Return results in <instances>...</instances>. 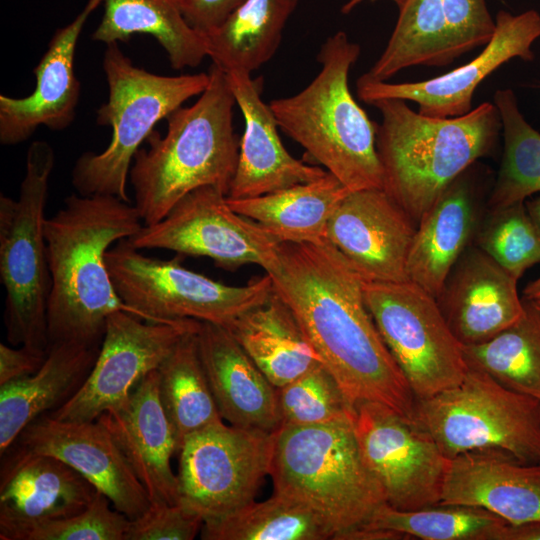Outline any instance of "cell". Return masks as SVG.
Here are the masks:
<instances>
[{"instance_id":"1","label":"cell","mask_w":540,"mask_h":540,"mask_svg":"<svg viewBox=\"0 0 540 540\" xmlns=\"http://www.w3.org/2000/svg\"><path fill=\"white\" fill-rule=\"evenodd\" d=\"M266 273L352 406L379 402L414 417L416 398L367 307L364 280L334 245L280 242Z\"/></svg>"},{"instance_id":"2","label":"cell","mask_w":540,"mask_h":540,"mask_svg":"<svg viewBox=\"0 0 540 540\" xmlns=\"http://www.w3.org/2000/svg\"><path fill=\"white\" fill-rule=\"evenodd\" d=\"M143 225L134 204L111 195L71 194L46 218L50 344L100 346L108 316L119 310L132 314L114 289L106 253Z\"/></svg>"},{"instance_id":"3","label":"cell","mask_w":540,"mask_h":540,"mask_svg":"<svg viewBox=\"0 0 540 540\" xmlns=\"http://www.w3.org/2000/svg\"><path fill=\"white\" fill-rule=\"evenodd\" d=\"M208 74L209 84L198 100L172 112L166 135L153 130L146 139L149 148L134 156L129 179L144 225L160 221L199 187L228 194L240 147L233 128L236 100L222 70L212 64Z\"/></svg>"},{"instance_id":"4","label":"cell","mask_w":540,"mask_h":540,"mask_svg":"<svg viewBox=\"0 0 540 540\" xmlns=\"http://www.w3.org/2000/svg\"><path fill=\"white\" fill-rule=\"evenodd\" d=\"M370 105L381 114L376 148L383 189L416 227L443 191L490 153L501 130L498 109L491 102L449 118L422 115L401 99Z\"/></svg>"},{"instance_id":"5","label":"cell","mask_w":540,"mask_h":540,"mask_svg":"<svg viewBox=\"0 0 540 540\" xmlns=\"http://www.w3.org/2000/svg\"><path fill=\"white\" fill-rule=\"evenodd\" d=\"M360 52L345 32H336L321 46L315 78L300 92L269 103L278 127L350 191L383 189L376 123L348 84Z\"/></svg>"},{"instance_id":"6","label":"cell","mask_w":540,"mask_h":540,"mask_svg":"<svg viewBox=\"0 0 540 540\" xmlns=\"http://www.w3.org/2000/svg\"><path fill=\"white\" fill-rule=\"evenodd\" d=\"M269 475L274 492L315 510L334 530V540L387 504L361 455L353 413L324 424L281 425L274 432Z\"/></svg>"},{"instance_id":"7","label":"cell","mask_w":540,"mask_h":540,"mask_svg":"<svg viewBox=\"0 0 540 540\" xmlns=\"http://www.w3.org/2000/svg\"><path fill=\"white\" fill-rule=\"evenodd\" d=\"M103 70L108 100L96 111L97 124L110 126L112 137L100 153L85 152L72 169V185L83 196L111 195L130 202L127 181L140 144L158 121L188 99L201 95L208 73L163 76L135 66L118 43L106 45Z\"/></svg>"},{"instance_id":"8","label":"cell","mask_w":540,"mask_h":540,"mask_svg":"<svg viewBox=\"0 0 540 540\" xmlns=\"http://www.w3.org/2000/svg\"><path fill=\"white\" fill-rule=\"evenodd\" d=\"M55 163L45 141L30 144L17 199L0 195V279L5 289L7 340L47 354V306L51 275L45 239V207Z\"/></svg>"},{"instance_id":"9","label":"cell","mask_w":540,"mask_h":540,"mask_svg":"<svg viewBox=\"0 0 540 540\" xmlns=\"http://www.w3.org/2000/svg\"><path fill=\"white\" fill-rule=\"evenodd\" d=\"M414 418L449 458L499 449L540 463V400L469 368L455 386L416 399Z\"/></svg>"},{"instance_id":"10","label":"cell","mask_w":540,"mask_h":540,"mask_svg":"<svg viewBox=\"0 0 540 540\" xmlns=\"http://www.w3.org/2000/svg\"><path fill=\"white\" fill-rule=\"evenodd\" d=\"M180 256H145L127 238L108 250L106 265L114 289L132 315L149 322L193 319L227 327L273 292L267 273L231 286L183 267Z\"/></svg>"},{"instance_id":"11","label":"cell","mask_w":540,"mask_h":540,"mask_svg":"<svg viewBox=\"0 0 540 540\" xmlns=\"http://www.w3.org/2000/svg\"><path fill=\"white\" fill-rule=\"evenodd\" d=\"M375 325L416 399L460 383L469 366L435 297L416 283H363Z\"/></svg>"},{"instance_id":"12","label":"cell","mask_w":540,"mask_h":540,"mask_svg":"<svg viewBox=\"0 0 540 540\" xmlns=\"http://www.w3.org/2000/svg\"><path fill=\"white\" fill-rule=\"evenodd\" d=\"M273 448L274 432L225 421L193 433L178 453L180 502L207 521L254 501Z\"/></svg>"},{"instance_id":"13","label":"cell","mask_w":540,"mask_h":540,"mask_svg":"<svg viewBox=\"0 0 540 540\" xmlns=\"http://www.w3.org/2000/svg\"><path fill=\"white\" fill-rule=\"evenodd\" d=\"M127 239L139 250L208 257L227 271L256 264L265 272L274 264L280 243L259 223L235 212L226 194L213 186L189 192L160 221L143 225Z\"/></svg>"},{"instance_id":"14","label":"cell","mask_w":540,"mask_h":540,"mask_svg":"<svg viewBox=\"0 0 540 540\" xmlns=\"http://www.w3.org/2000/svg\"><path fill=\"white\" fill-rule=\"evenodd\" d=\"M353 425L361 455L389 506L412 511L440 504L450 459L414 417L363 401L354 406Z\"/></svg>"},{"instance_id":"15","label":"cell","mask_w":540,"mask_h":540,"mask_svg":"<svg viewBox=\"0 0 540 540\" xmlns=\"http://www.w3.org/2000/svg\"><path fill=\"white\" fill-rule=\"evenodd\" d=\"M199 326L193 319L149 322L122 310L111 313L87 379L70 400L47 414L65 421H95L127 401L139 382Z\"/></svg>"},{"instance_id":"16","label":"cell","mask_w":540,"mask_h":540,"mask_svg":"<svg viewBox=\"0 0 540 540\" xmlns=\"http://www.w3.org/2000/svg\"><path fill=\"white\" fill-rule=\"evenodd\" d=\"M495 32L478 56L443 75L405 83H387L365 74L356 81L358 98L371 104L380 99L417 103L425 116L449 118L467 114L476 88L492 72L513 58L532 61V44L540 38V14L533 9L514 15L500 10Z\"/></svg>"},{"instance_id":"17","label":"cell","mask_w":540,"mask_h":540,"mask_svg":"<svg viewBox=\"0 0 540 540\" xmlns=\"http://www.w3.org/2000/svg\"><path fill=\"white\" fill-rule=\"evenodd\" d=\"M416 225L382 188L349 193L328 221L325 238L367 282L407 281Z\"/></svg>"},{"instance_id":"18","label":"cell","mask_w":540,"mask_h":540,"mask_svg":"<svg viewBox=\"0 0 540 540\" xmlns=\"http://www.w3.org/2000/svg\"><path fill=\"white\" fill-rule=\"evenodd\" d=\"M13 444L62 460L130 520L151 505L147 491L120 448L97 420L65 421L43 414L29 423Z\"/></svg>"},{"instance_id":"19","label":"cell","mask_w":540,"mask_h":540,"mask_svg":"<svg viewBox=\"0 0 540 540\" xmlns=\"http://www.w3.org/2000/svg\"><path fill=\"white\" fill-rule=\"evenodd\" d=\"M0 539L84 510L98 490L62 460L12 444L2 455Z\"/></svg>"},{"instance_id":"20","label":"cell","mask_w":540,"mask_h":540,"mask_svg":"<svg viewBox=\"0 0 540 540\" xmlns=\"http://www.w3.org/2000/svg\"><path fill=\"white\" fill-rule=\"evenodd\" d=\"M100 4L103 0H88L69 24L55 31L33 70L36 87L30 95H0L1 144L22 143L40 126L61 131L74 121L80 96V82L74 71L77 42L88 17Z\"/></svg>"},{"instance_id":"21","label":"cell","mask_w":540,"mask_h":540,"mask_svg":"<svg viewBox=\"0 0 540 540\" xmlns=\"http://www.w3.org/2000/svg\"><path fill=\"white\" fill-rule=\"evenodd\" d=\"M96 420L113 437L151 504L180 502L178 477L171 468L177 444L160 400L158 369L139 382L127 401Z\"/></svg>"},{"instance_id":"22","label":"cell","mask_w":540,"mask_h":540,"mask_svg":"<svg viewBox=\"0 0 540 540\" xmlns=\"http://www.w3.org/2000/svg\"><path fill=\"white\" fill-rule=\"evenodd\" d=\"M245 128L228 199H246L317 180L326 174L319 166L294 158L284 147L274 114L262 95V79L251 74H226Z\"/></svg>"},{"instance_id":"23","label":"cell","mask_w":540,"mask_h":540,"mask_svg":"<svg viewBox=\"0 0 540 540\" xmlns=\"http://www.w3.org/2000/svg\"><path fill=\"white\" fill-rule=\"evenodd\" d=\"M517 281L479 247L463 253L436 298L462 346L483 343L521 317Z\"/></svg>"},{"instance_id":"24","label":"cell","mask_w":540,"mask_h":540,"mask_svg":"<svg viewBox=\"0 0 540 540\" xmlns=\"http://www.w3.org/2000/svg\"><path fill=\"white\" fill-rule=\"evenodd\" d=\"M440 504L481 507L509 523L540 521V463L499 449L450 459Z\"/></svg>"},{"instance_id":"25","label":"cell","mask_w":540,"mask_h":540,"mask_svg":"<svg viewBox=\"0 0 540 540\" xmlns=\"http://www.w3.org/2000/svg\"><path fill=\"white\" fill-rule=\"evenodd\" d=\"M200 358L223 421L242 428L275 432L281 425L277 388L230 331L200 322Z\"/></svg>"},{"instance_id":"26","label":"cell","mask_w":540,"mask_h":540,"mask_svg":"<svg viewBox=\"0 0 540 540\" xmlns=\"http://www.w3.org/2000/svg\"><path fill=\"white\" fill-rule=\"evenodd\" d=\"M469 169L443 191L422 217L409 250L408 279L435 298L476 228V195Z\"/></svg>"},{"instance_id":"27","label":"cell","mask_w":540,"mask_h":540,"mask_svg":"<svg viewBox=\"0 0 540 540\" xmlns=\"http://www.w3.org/2000/svg\"><path fill=\"white\" fill-rule=\"evenodd\" d=\"M101 346V345H100ZM100 346L56 342L33 374L0 386V454L37 417L70 400L87 379Z\"/></svg>"},{"instance_id":"28","label":"cell","mask_w":540,"mask_h":540,"mask_svg":"<svg viewBox=\"0 0 540 540\" xmlns=\"http://www.w3.org/2000/svg\"><path fill=\"white\" fill-rule=\"evenodd\" d=\"M225 328L276 388L322 363L293 312L274 290Z\"/></svg>"},{"instance_id":"29","label":"cell","mask_w":540,"mask_h":540,"mask_svg":"<svg viewBox=\"0 0 540 540\" xmlns=\"http://www.w3.org/2000/svg\"><path fill=\"white\" fill-rule=\"evenodd\" d=\"M349 191L326 172L311 182L252 198H227V202L235 212L259 223L279 242L309 243L325 238L329 219Z\"/></svg>"},{"instance_id":"30","label":"cell","mask_w":540,"mask_h":540,"mask_svg":"<svg viewBox=\"0 0 540 540\" xmlns=\"http://www.w3.org/2000/svg\"><path fill=\"white\" fill-rule=\"evenodd\" d=\"M103 4L92 40L108 45L148 34L165 50L175 70L196 67L208 57L205 35L188 24L179 0H103Z\"/></svg>"},{"instance_id":"31","label":"cell","mask_w":540,"mask_h":540,"mask_svg":"<svg viewBox=\"0 0 540 540\" xmlns=\"http://www.w3.org/2000/svg\"><path fill=\"white\" fill-rule=\"evenodd\" d=\"M298 0H244L207 33L208 57L225 74H251L276 53Z\"/></svg>"},{"instance_id":"32","label":"cell","mask_w":540,"mask_h":540,"mask_svg":"<svg viewBox=\"0 0 540 540\" xmlns=\"http://www.w3.org/2000/svg\"><path fill=\"white\" fill-rule=\"evenodd\" d=\"M197 331L186 334L158 368L159 396L177 454L190 435L223 421L200 358Z\"/></svg>"},{"instance_id":"33","label":"cell","mask_w":540,"mask_h":540,"mask_svg":"<svg viewBox=\"0 0 540 540\" xmlns=\"http://www.w3.org/2000/svg\"><path fill=\"white\" fill-rule=\"evenodd\" d=\"M203 540H326L335 532L315 510L282 493L255 500L217 519L204 521Z\"/></svg>"},{"instance_id":"34","label":"cell","mask_w":540,"mask_h":540,"mask_svg":"<svg viewBox=\"0 0 540 540\" xmlns=\"http://www.w3.org/2000/svg\"><path fill=\"white\" fill-rule=\"evenodd\" d=\"M462 350L469 368L540 400V309L533 302L524 301L521 317L494 337Z\"/></svg>"},{"instance_id":"35","label":"cell","mask_w":540,"mask_h":540,"mask_svg":"<svg viewBox=\"0 0 540 540\" xmlns=\"http://www.w3.org/2000/svg\"><path fill=\"white\" fill-rule=\"evenodd\" d=\"M455 59L442 0H406L380 57L365 73L387 81L412 66H445Z\"/></svg>"},{"instance_id":"36","label":"cell","mask_w":540,"mask_h":540,"mask_svg":"<svg viewBox=\"0 0 540 540\" xmlns=\"http://www.w3.org/2000/svg\"><path fill=\"white\" fill-rule=\"evenodd\" d=\"M493 103L501 120L504 148L487 202L489 211L525 202L540 191V133L525 120L511 89L496 90Z\"/></svg>"},{"instance_id":"37","label":"cell","mask_w":540,"mask_h":540,"mask_svg":"<svg viewBox=\"0 0 540 540\" xmlns=\"http://www.w3.org/2000/svg\"><path fill=\"white\" fill-rule=\"evenodd\" d=\"M508 524L498 515L476 506L437 504L400 511L385 504L355 528L396 531L408 539L502 540Z\"/></svg>"},{"instance_id":"38","label":"cell","mask_w":540,"mask_h":540,"mask_svg":"<svg viewBox=\"0 0 540 540\" xmlns=\"http://www.w3.org/2000/svg\"><path fill=\"white\" fill-rule=\"evenodd\" d=\"M277 395L281 425L324 424L349 416L354 410L323 363L277 388Z\"/></svg>"},{"instance_id":"39","label":"cell","mask_w":540,"mask_h":540,"mask_svg":"<svg viewBox=\"0 0 540 540\" xmlns=\"http://www.w3.org/2000/svg\"><path fill=\"white\" fill-rule=\"evenodd\" d=\"M477 244L518 280L528 268L540 263V232L524 202L489 211L478 231Z\"/></svg>"},{"instance_id":"40","label":"cell","mask_w":540,"mask_h":540,"mask_svg":"<svg viewBox=\"0 0 540 540\" xmlns=\"http://www.w3.org/2000/svg\"><path fill=\"white\" fill-rule=\"evenodd\" d=\"M98 491L81 512L28 529L20 540H125L130 519Z\"/></svg>"},{"instance_id":"41","label":"cell","mask_w":540,"mask_h":540,"mask_svg":"<svg viewBox=\"0 0 540 540\" xmlns=\"http://www.w3.org/2000/svg\"><path fill=\"white\" fill-rule=\"evenodd\" d=\"M203 523L199 514L181 502L151 504L130 520L125 540H192L200 534Z\"/></svg>"},{"instance_id":"42","label":"cell","mask_w":540,"mask_h":540,"mask_svg":"<svg viewBox=\"0 0 540 540\" xmlns=\"http://www.w3.org/2000/svg\"><path fill=\"white\" fill-rule=\"evenodd\" d=\"M442 4L455 58L491 40L496 24L485 0H442Z\"/></svg>"},{"instance_id":"43","label":"cell","mask_w":540,"mask_h":540,"mask_svg":"<svg viewBox=\"0 0 540 540\" xmlns=\"http://www.w3.org/2000/svg\"><path fill=\"white\" fill-rule=\"evenodd\" d=\"M243 1L179 0V6L188 24L206 35L222 24Z\"/></svg>"},{"instance_id":"44","label":"cell","mask_w":540,"mask_h":540,"mask_svg":"<svg viewBox=\"0 0 540 540\" xmlns=\"http://www.w3.org/2000/svg\"><path fill=\"white\" fill-rule=\"evenodd\" d=\"M47 354L33 352L23 346L13 348L0 344V386L35 373Z\"/></svg>"},{"instance_id":"45","label":"cell","mask_w":540,"mask_h":540,"mask_svg":"<svg viewBox=\"0 0 540 540\" xmlns=\"http://www.w3.org/2000/svg\"><path fill=\"white\" fill-rule=\"evenodd\" d=\"M502 540H540V521L509 523Z\"/></svg>"},{"instance_id":"46","label":"cell","mask_w":540,"mask_h":540,"mask_svg":"<svg viewBox=\"0 0 540 540\" xmlns=\"http://www.w3.org/2000/svg\"><path fill=\"white\" fill-rule=\"evenodd\" d=\"M524 203L529 217L540 232V196L526 199Z\"/></svg>"},{"instance_id":"47","label":"cell","mask_w":540,"mask_h":540,"mask_svg":"<svg viewBox=\"0 0 540 540\" xmlns=\"http://www.w3.org/2000/svg\"><path fill=\"white\" fill-rule=\"evenodd\" d=\"M522 300L532 302L540 301V276L526 285L523 289Z\"/></svg>"},{"instance_id":"48","label":"cell","mask_w":540,"mask_h":540,"mask_svg":"<svg viewBox=\"0 0 540 540\" xmlns=\"http://www.w3.org/2000/svg\"><path fill=\"white\" fill-rule=\"evenodd\" d=\"M365 0H348L342 7L341 12L344 14L350 13L353 9H355L358 5H360ZM374 1V0H370ZM396 3L398 8H400L406 0H392Z\"/></svg>"},{"instance_id":"49","label":"cell","mask_w":540,"mask_h":540,"mask_svg":"<svg viewBox=\"0 0 540 540\" xmlns=\"http://www.w3.org/2000/svg\"><path fill=\"white\" fill-rule=\"evenodd\" d=\"M533 303L540 309V301H534Z\"/></svg>"}]
</instances>
